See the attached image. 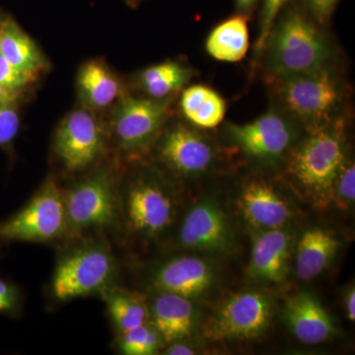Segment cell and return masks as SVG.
Listing matches in <instances>:
<instances>
[{
  "mask_svg": "<svg viewBox=\"0 0 355 355\" xmlns=\"http://www.w3.org/2000/svg\"><path fill=\"white\" fill-rule=\"evenodd\" d=\"M203 130L186 121L166 123L153 150L159 166L177 179L207 176L220 164L218 146Z\"/></svg>",
  "mask_w": 355,
  "mask_h": 355,
  "instance_id": "9",
  "label": "cell"
},
{
  "mask_svg": "<svg viewBox=\"0 0 355 355\" xmlns=\"http://www.w3.org/2000/svg\"><path fill=\"white\" fill-rule=\"evenodd\" d=\"M118 265L104 239L86 240L69 248L58 259L51 280V295L55 301L99 294L113 286Z\"/></svg>",
  "mask_w": 355,
  "mask_h": 355,
  "instance_id": "5",
  "label": "cell"
},
{
  "mask_svg": "<svg viewBox=\"0 0 355 355\" xmlns=\"http://www.w3.org/2000/svg\"><path fill=\"white\" fill-rule=\"evenodd\" d=\"M303 130L297 121L273 105L250 123L223 125L229 144L248 160L263 167L282 164Z\"/></svg>",
  "mask_w": 355,
  "mask_h": 355,
  "instance_id": "8",
  "label": "cell"
},
{
  "mask_svg": "<svg viewBox=\"0 0 355 355\" xmlns=\"http://www.w3.org/2000/svg\"><path fill=\"white\" fill-rule=\"evenodd\" d=\"M345 128V116L304 128L282 164L287 182L320 209L331 202L336 178L349 158Z\"/></svg>",
  "mask_w": 355,
  "mask_h": 355,
  "instance_id": "1",
  "label": "cell"
},
{
  "mask_svg": "<svg viewBox=\"0 0 355 355\" xmlns=\"http://www.w3.org/2000/svg\"><path fill=\"white\" fill-rule=\"evenodd\" d=\"M110 139L106 123L85 107L69 112L53 137V153L69 173H80L102 158Z\"/></svg>",
  "mask_w": 355,
  "mask_h": 355,
  "instance_id": "11",
  "label": "cell"
},
{
  "mask_svg": "<svg viewBox=\"0 0 355 355\" xmlns=\"http://www.w3.org/2000/svg\"><path fill=\"white\" fill-rule=\"evenodd\" d=\"M179 108L187 123L200 130H214L225 118L227 105L219 93L202 84L186 86L180 93Z\"/></svg>",
  "mask_w": 355,
  "mask_h": 355,
  "instance_id": "23",
  "label": "cell"
},
{
  "mask_svg": "<svg viewBox=\"0 0 355 355\" xmlns=\"http://www.w3.org/2000/svg\"><path fill=\"white\" fill-rule=\"evenodd\" d=\"M147 304L149 322L157 329L166 345L189 340L197 331L198 314L191 299L168 292H155Z\"/></svg>",
  "mask_w": 355,
  "mask_h": 355,
  "instance_id": "18",
  "label": "cell"
},
{
  "mask_svg": "<svg viewBox=\"0 0 355 355\" xmlns=\"http://www.w3.org/2000/svg\"><path fill=\"white\" fill-rule=\"evenodd\" d=\"M174 99L158 100L127 93L111 108L107 121L109 139L128 160L151 153L166 123L172 118Z\"/></svg>",
  "mask_w": 355,
  "mask_h": 355,
  "instance_id": "6",
  "label": "cell"
},
{
  "mask_svg": "<svg viewBox=\"0 0 355 355\" xmlns=\"http://www.w3.org/2000/svg\"><path fill=\"white\" fill-rule=\"evenodd\" d=\"M265 80L273 106L304 128L345 116L349 89L336 64L309 73L266 76Z\"/></svg>",
  "mask_w": 355,
  "mask_h": 355,
  "instance_id": "2",
  "label": "cell"
},
{
  "mask_svg": "<svg viewBox=\"0 0 355 355\" xmlns=\"http://www.w3.org/2000/svg\"><path fill=\"white\" fill-rule=\"evenodd\" d=\"M76 89L83 107L95 113L111 109L128 93L120 76L100 58L81 65L77 72Z\"/></svg>",
  "mask_w": 355,
  "mask_h": 355,
  "instance_id": "19",
  "label": "cell"
},
{
  "mask_svg": "<svg viewBox=\"0 0 355 355\" xmlns=\"http://www.w3.org/2000/svg\"><path fill=\"white\" fill-rule=\"evenodd\" d=\"M236 203L243 219L258 231L286 227L294 217L286 196L263 180L243 184Z\"/></svg>",
  "mask_w": 355,
  "mask_h": 355,
  "instance_id": "15",
  "label": "cell"
},
{
  "mask_svg": "<svg viewBox=\"0 0 355 355\" xmlns=\"http://www.w3.org/2000/svg\"><path fill=\"white\" fill-rule=\"evenodd\" d=\"M284 319L292 335L303 345H321L336 333L328 311L310 291L297 292L286 299Z\"/></svg>",
  "mask_w": 355,
  "mask_h": 355,
  "instance_id": "16",
  "label": "cell"
},
{
  "mask_svg": "<svg viewBox=\"0 0 355 355\" xmlns=\"http://www.w3.org/2000/svg\"><path fill=\"white\" fill-rule=\"evenodd\" d=\"M340 247V239L331 229L315 226L298 239L295 252L296 275L302 282L316 279L328 268Z\"/></svg>",
  "mask_w": 355,
  "mask_h": 355,
  "instance_id": "20",
  "label": "cell"
},
{
  "mask_svg": "<svg viewBox=\"0 0 355 355\" xmlns=\"http://www.w3.org/2000/svg\"><path fill=\"white\" fill-rule=\"evenodd\" d=\"M40 76L23 71L0 55V84L3 87L22 94L23 91L39 80Z\"/></svg>",
  "mask_w": 355,
  "mask_h": 355,
  "instance_id": "28",
  "label": "cell"
},
{
  "mask_svg": "<svg viewBox=\"0 0 355 355\" xmlns=\"http://www.w3.org/2000/svg\"><path fill=\"white\" fill-rule=\"evenodd\" d=\"M21 309L19 288L12 282L0 279V314L15 317Z\"/></svg>",
  "mask_w": 355,
  "mask_h": 355,
  "instance_id": "31",
  "label": "cell"
},
{
  "mask_svg": "<svg viewBox=\"0 0 355 355\" xmlns=\"http://www.w3.org/2000/svg\"><path fill=\"white\" fill-rule=\"evenodd\" d=\"M0 55L23 71L41 76L50 69L44 51L13 18L0 22Z\"/></svg>",
  "mask_w": 355,
  "mask_h": 355,
  "instance_id": "21",
  "label": "cell"
},
{
  "mask_svg": "<svg viewBox=\"0 0 355 355\" xmlns=\"http://www.w3.org/2000/svg\"><path fill=\"white\" fill-rule=\"evenodd\" d=\"M216 282L214 266L193 254L173 257L159 263L149 279L154 292L177 294L193 301L207 295Z\"/></svg>",
  "mask_w": 355,
  "mask_h": 355,
  "instance_id": "14",
  "label": "cell"
},
{
  "mask_svg": "<svg viewBox=\"0 0 355 355\" xmlns=\"http://www.w3.org/2000/svg\"><path fill=\"white\" fill-rule=\"evenodd\" d=\"M178 243L183 249L198 253L227 254L232 251L233 232L216 200L202 198L189 209L180 226Z\"/></svg>",
  "mask_w": 355,
  "mask_h": 355,
  "instance_id": "13",
  "label": "cell"
},
{
  "mask_svg": "<svg viewBox=\"0 0 355 355\" xmlns=\"http://www.w3.org/2000/svg\"><path fill=\"white\" fill-rule=\"evenodd\" d=\"M249 16L238 13L216 25L207 36L205 50L210 57L223 62L244 60L250 48Z\"/></svg>",
  "mask_w": 355,
  "mask_h": 355,
  "instance_id": "24",
  "label": "cell"
},
{
  "mask_svg": "<svg viewBox=\"0 0 355 355\" xmlns=\"http://www.w3.org/2000/svg\"><path fill=\"white\" fill-rule=\"evenodd\" d=\"M120 209L133 235L155 239L174 223L176 198L164 173L158 167L144 166L125 181Z\"/></svg>",
  "mask_w": 355,
  "mask_h": 355,
  "instance_id": "4",
  "label": "cell"
},
{
  "mask_svg": "<svg viewBox=\"0 0 355 355\" xmlns=\"http://www.w3.org/2000/svg\"><path fill=\"white\" fill-rule=\"evenodd\" d=\"M15 104H0V147H8L17 137L20 116Z\"/></svg>",
  "mask_w": 355,
  "mask_h": 355,
  "instance_id": "30",
  "label": "cell"
},
{
  "mask_svg": "<svg viewBox=\"0 0 355 355\" xmlns=\"http://www.w3.org/2000/svg\"><path fill=\"white\" fill-rule=\"evenodd\" d=\"M258 1L259 0H235L236 9L238 13L249 16Z\"/></svg>",
  "mask_w": 355,
  "mask_h": 355,
  "instance_id": "36",
  "label": "cell"
},
{
  "mask_svg": "<svg viewBox=\"0 0 355 355\" xmlns=\"http://www.w3.org/2000/svg\"><path fill=\"white\" fill-rule=\"evenodd\" d=\"M293 238L286 227L260 231L254 238L248 275L261 284H279L288 273Z\"/></svg>",
  "mask_w": 355,
  "mask_h": 355,
  "instance_id": "17",
  "label": "cell"
},
{
  "mask_svg": "<svg viewBox=\"0 0 355 355\" xmlns=\"http://www.w3.org/2000/svg\"><path fill=\"white\" fill-rule=\"evenodd\" d=\"M354 200L355 166L354 161L349 156L334 183L331 202H335L340 209L347 210L354 205Z\"/></svg>",
  "mask_w": 355,
  "mask_h": 355,
  "instance_id": "27",
  "label": "cell"
},
{
  "mask_svg": "<svg viewBox=\"0 0 355 355\" xmlns=\"http://www.w3.org/2000/svg\"><path fill=\"white\" fill-rule=\"evenodd\" d=\"M67 228L64 191L48 178L22 209L0 222V243L53 241Z\"/></svg>",
  "mask_w": 355,
  "mask_h": 355,
  "instance_id": "10",
  "label": "cell"
},
{
  "mask_svg": "<svg viewBox=\"0 0 355 355\" xmlns=\"http://www.w3.org/2000/svg\"><path fill=\"white\" fill-rule=\"evenodd\" d=\"M259 58L266 76H296L335 65V50L317 21L291 10L277 18Z\"/></svg>",
  "mask_w": 355,
  "mask_h": 355,
  "instance_id": "3",
  "label": "cell"
},
{
  "mask_svg": "<svg viewBox=\"0 0 355 355\" xmlns=\"http://www.w3.org/2000/svg\"><path fill=\"white\" fill-rule=\"evenodd\" d=\"M193 76L195 72L190 65L180 60H166L140 70L133 83L144 97L175 99Z\"/></svg>",
  "mask_w": 355,
  "mask_h": 355,
  "instance_id": "22",
  "label": "cell"
},
{
  "mask_svg": "<svg viewBox=\"0 0 355 355\" xmlns=\"http://www.w3.org/2000/svg\"><path fill=\"white\" fill-rule=\"evenodd\" d=\"M165 345L163 336L149 321L119 334L116 340L119 352L125 355L156 354Z\"/></svg>",
  "mask_w": 355,
  "mask_h": 355,
  "instance_id": "26",
  "label": "cell"
},
{
  "mask_svg": "<svg viewBox=\"0 0 355 355\" xmlns=\"http://www.w3.org/2000/svg\"><path fill=\"white\" fill-rule=\"evenodd\" d=\"M142 1H144V0H125L128 6L132 7V8H135V7L139 6V3H141Z\"/></svg>",
  "mask_w": 355,
  "mask_h": 355,
  "instance_id": "37",
  "label": "cell"
},
{
  "mask_svg": "<svg viewBox=\"0 0 355 355\" xmlns=\"http://www.w3.org/2000/svg\"><path fill=\"white\" fill-rule=\"evenodd\" d=\"M2 16H0V22H1Z\"/></svg>",
  "mask_w": 355,
  "mask_h": 355,
  "instance_id": "38",
  "label": "cell"
},
{
  "mask_svg": "<svg viewBox=\"0 0 355 355\" xmlns=\"http://www.w3.org/2000/svg\"><path fill=\"white\" fill-rule=\"evenodd\" d=\"M99 295L104 300L119 334L149 321L148 304L139 293L125 291L113 284L103 289Z\"/></svg>",
  "mask_w": 355,
  "mask_h": 355,
  "instance_id": "25",
  "label": "cell"
},
{
  "mask_svg": "<svg viewBox=\"0 0 355 355\" xmlns=\"http://www.w3.org/2000/svg\"><path fill=\"white\" fill-rule=\"evenodd\" d=\"M21 94L3 87L0 84V104H15Z\"/></svg>",
  "mask_w": 355,
  "mask_h": 355,
  "instance_id": "35",
  "label": "cell"
},
{
  "mask_svg": "<svg viewBox=\"0 0 355 355\" xmlns=\"http://www.w3.org/2000/svg\"><path fill=\"white\" fill-rule=\"evenodd\" d=\"M163 354L168 355H191L196 354L195 347L188 343V340H177V342L168 343Z\"/></svg>",
  "mask_w": 355,
  "mask_h": 355,
  "instance_id": "33",
  "label": "cell"
},
{
  "mask_svg": "<svg viewBox=\"0 0 355 355\" xmlns=\"http://www.w3.org/2000/svg\"><path fill=\"white\" fill-rule=\"evenodd\" d=\"M338 0H306L313 19L320 25L330 20Z\"/></svg>",
  "mask_w": 355,
  "mask_h": 355,
  "instance_id": "32",
  "label": "cell"
},
{
  "mask_svg": "<svg viewBox=\"0 0 355 355\" xmlns=\"http://www.w3.org/2000/svg\"><path fill=\"white\" fill-rule=\"evenodd\" d=\"M272 298L263 291L238 292L226 298L210 318L207 336L214 340H246L263 336L272 320Z\"/></svg>",
  "mask_w": 355,
  "mask_h": 355,
  "instance_id": "12",
  "label": "cell"
},
{
  "mask_svg": "<svg viewBox=\"0 0 355 355\" xmlns=\"http://www.w3.org/2000/svg\"><path fill=\"white\" fill-rule=\"evenodd\" d=\"M288 2V0H265L261 9L260 19V32L258 40L254 44V57L259 58L268 34L272 31L273 26L277 22L282 9Z\"/></svg>",
  "mask_w": 355,
  "mask_h": 355,
  "instance_id": "29",
  "label": "cell"
},
{
  "mask_svg": "<svg viewBox=\"0 0 355 355\" xmlns=\"http://www.w3.org/2000/svg\"><path fill=\"white\" fill-rule=\"evenodd\" d=\"M345 312L349 321H355V291L354 286L349 287L345 293Z\"/></svg>",
  "mask_w": 355,
  "mask_h": 355,
  "instance_id": "34",
  "label": "cell"
},
{
  "mask_svg": "<svg viewBox=\"0 0 355 355\" xmlns=\"http://www.w3.org/2000/svg\"><path fill=\"white\" fill-rule=\"evenodd\" d=\"M67 235L76 237L96 229L113 227L120 214L116 170L101 166L64 191Z\"/></svg>",
  "mask_w": 355,
  "mask_h": 355,
  "instance_id": "7",
  "label": "cell"
}]
</instances>
